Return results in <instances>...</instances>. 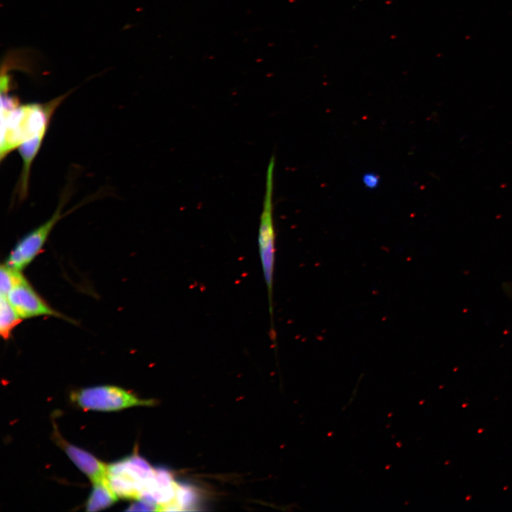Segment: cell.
<instances>
[{"mask_svg": "<svg viewBox=\"0 0 512 512\" xmlns=\"http://www.w3.org/2000/svg\"><path fill=\"white\" fill-rule=\"evenodd\" d=\"M65 96L45 104L21 105L8 92L1 95V160L23 142L46 136L52 116Z\"/></svg>", "mask_w": 512, "mask_h": 512, "instance_id": "obj_1", "label": "cell"}, {"mask_svg": "<svg viewBox=\"0 0 512 512\" xmlns=\"http://www.w3.org/2000/svg\"><path fill=\"white\" fill-rule=\"evenodd\" d=\"M107 480L117 496L139 500L154 485L155 468L134 452L107 465Z\"/></svg>", "mask_w": 512, "mask_h": 512, "instance_id": "obj_2", "label": "cell"}, {"mask_svg": "<svg viewBox=\"0 0 512 512\" xmlns=\"http://www.w3.org/2000/svg\"><path fill=\"white\" fill-rule=\"evenodd\" d=\"M275 160L270 159L266 174L265 192L258 230V249L262 273L267 292L269 311L271 318V331L274 330L273 317V279L274 269L275 233L273 220V186Z\"/></svg>", "mask_w": 512, "mask_h": 512, "instance_id": "obj_3", "label": "cell"}, {"mask_svg": "<svg viewBox=\"0 0 512 512\" xmlns=\"http://www.w3.org/2000/svg\"><path fill=\"white\" fill-rule=\"evenodd\" d=\"M71 401L85 410L116 411L134 406H152L155 401L142 399L132 393L114 385H97L71 392Z\"/></svg>", "mask_w": 512, "mask_h": 512, "instance_id": "obj_4", "label": "cell"}, {"mask_svg": "<svg viewBox=\"0 0 512 512\" xmlns=\"http://www.w3.org/2000/svg\"><path fill=\"white\" fill-rule=\"evenodd\" d=\"M66 199L67 198L63 194L53 215L17 242L11 251L5 264L11 268L22 271L36 258L53 227L62 218L61 211Z\"/></svg>", "mask_w": 512, "mask_h": 512, "instance_id": "obj_5", "label": "cell"}, {"mask_svg": "<svg viewBox=\"0 0 512 512\" xmlns=\"http://www.w3.org/2000/svg\"><path fill=\"white\" fill-rule=\"evenodd\" d=\"M6 297L22 319L40 316L65 318L37 294L25 277L9 292Z\"/></svg>", "mask_w": 512, "mask_h": 512, "instance_id": "obj_6", "label": "cell"}, {"mask_svg": "<svg viewBox=\"0 0 512 512\" xmlns=\"http://www.w3.org/2000/svg\"><path fill=\"white\" fill-rule=\"evenodd\" d=\"M55 442L64 450L71 461L92 482L107 479V465L85 449L65 441L58 431L53 432Z\"/></svg>", "mask_w": 512, "mask_h": 512, "instance_id": "obj_7", "label": "cell"}, {"mask_svg": "<svg viewBox=\"0 0 512 512\" xmlns=\"http://www.w3.org/2000/svg\"><path fill=\"white\" fill-rule=\"evenodd\" d=\"M117 496L112 489L107 479L93 484L92 491L85 503L87 511H97L112 506Z\"/></svg>", "mask_w": 512, "mask_h": 512, "instance_id": "obj_8", "label": "cell"}, {"mask_svg": "<svg viewBox=\"0 0 512 512\" xmlns=\"http://www.w3.org/2000/svg\"><path fill=\"white\" fill-rule=\"evenodd\" d=\"M22 321L6 297H0V334L4 340L11 335L14 329Z\"/></svg>", "mask_w": 512, "mask_h": 512, "instance_id": "obj_9", "label": "cell"}, {"mask_svg": "<svg viewBox=\"0 0 512 512\" xmlns=\"http://www.w3.org/2000/svg\"><path fill=\"white\" fill-rule=\"evenodd\" d=\"M199 501V494L193 486L188 484H177L174 502L180 511H193Z\"/></svg>", "mask_w": 512, "mask_h": 512, "instance_id": "obj_10", "label": "cell"}, {"mask_svg": "<svg viewBox=\"0 0 512 512\" xmlns=\"http://www.w3.org/2000/svg\"><path fill=\"white\" fill-rule=\"evenodd\" d=\"M24 277L21 271L3 264L0 269V291L1 295L6 297L9 292Z\"/></svg>", "mask_w": 512, "mask_h": 512, "instance_id": "obj_11", "label": "cell"}, {"mask_svg": "<svg viewBox=\"0 0 512 512\" xmlns=\"http://www.w3.org/2000/svg\"><path fill=\"white\" fill-rule=\"evenodd\" d=\"M127 511H159V506L149 501L139 499L126 509Z\"/></svg>", "mask_w": 512, "mask_h": 512, "instance_id": "obj_12", "label": "cell"}, {"mask_svg": "<svg viewBox=\"0 0 512 512\" xmlns=\"http://www.w3.org/2000/svg\"><path fill=\"white\" fill-rule=\"evenodd\" d=\"M380 178L378 176L373 173L366 174L363 176V182L364 185L369 188H375L379 184Z\"/></svg>", "mask_w": 512, "mask_h": 512, "instance_id": "obj_13", "label": "cell"}]
</instances>
